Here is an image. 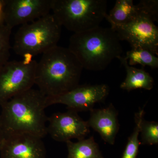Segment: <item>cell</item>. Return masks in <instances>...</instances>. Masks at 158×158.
<instances>
[{"mask_svg": "<svg viewBox=\"0 0 158 158\" xmlns=\"http://www.w3.org/2000/svg\"><path fill=\"white\" fill-rule=\"evenodd\" d=\"M83 66L68 48L57 45L37 62L35 85L47 97L65 94L79 85Z\"/></svg>", "mask_w": 158, "mask_h": 158, "instance_id": "1", "label": "cell"}, {"mask_svg": "<svg viewBox=\"0 0 158 158\" xmlns=\"http://www.w3.org/2000/svg\"><path fill=\"white\" fill-rule=\"evenodd\" d=\"M46 96L38 89H29L1 106L0 114L6 136L27 133L42 138L48 135Z\"/></svg>", "mask_w": 158, "mask_h": 158, "instance_id": "2", "label": "cell"}, {"mask_svg": "<svg viewBox=\"0 0 158 158\" xmlns=\"http://www.w3.org/2000/svg\"><path fill=\"white\" fill-rule=\"evenodd\" d=\"M120 41L113 29L98 26L73 34L68 48L84 69L98 71L104 70L114 59L121 56Z\"/></svg>", "mask_w": 158, "mask_h": 158, "instance_id": "3", "label": "cell"}, {"mask_svg": "<svg viewBox=\"0 0 158 158\" xmlns=\"http://www.w3.org/2000/svg\"><path fill=\"white\" fill-rule=\"evenodd\" d=\"M107 9L106 0H52L51 11L62 27L75 34L100 26Z\"/></svg>", "mask_w": 158, "mask_h": 158, "instance_id": "4", "label": "cell"}, {"mask_svg": "<svg viewBox=\"0 0 158 158\" xmlns=\"http://www.w3.org/2000/svg\"><path fill=\"white\" fill-rule=\"evenodd\" d=\"M62 27L51 13L21 26L14 36L15 53L24 58L43 54L58 45Z\"/></svg>", "mask_w": 158, "mask_h": 158, "instance_id": "5", "label": "cell"}, {"mask_svg": "<svg viewBox=\"0 0 158 158\" xmlns=\"http://www.w3.org/2000/svg\"><path fill=\"white\" fill-rule=\"evenodd\" d=\"M32 58L9 61L0 68V106L13 97L33 88L37 62Z\"/></svg>", "mask_w": 158, "mask_h": 158, "instance_id": "6", "label": "cell"}, {"mask_svg": "<svg viewBox=\"0 0 158 158\" xmlns=\"http://www.w3.org/2000/svg\"><path fill=\"white\" fill-rule=\"evenodd\" d=\"M111 26L119 40L127 41L131 48L144 49L158 55V28L147 15L138 12L129 22Z\"/></svg>", "mask_w": 158, "mask_h": 158, "instance_id": "7", "label": "cell"}, {"mask_svg": "<svg viewBox=\"0 0 158 158\" xmlns=\"http://www.w3.org/2000/svg\"><path fill=\"white\" fill-rule=\"evenodd\" d=\"M110 92L107 85H84L77 87L65 94L55 97H46L47 107L55 104L65 105L69 110L78 113L90 111L97 103L104 102Z\"/></svg>", "mask_w": 158, "mask_h": 158, "instance_id": "8", "label": "cell"}, {"mask_svg": "<svg viewBox=\"0 0 158 158\" xmlns=\"http://www.w3.org/2000/svg\"><path fill=\"white\" fill-rule=\"evenodd\" d=\"M52 0L2 1L4 23L13 29L50 13Z\"/></svg>", "mask_w": 158, "mask_h": 158, "instance_id": "9", "label": "cell"}, {"mask_svg": "<svg viewBox=\"0 0 158 158\" xmlns=\"http://www.w3.org/2000/svg\"><path fill=\"white\" fill-rule=\"evenodd\" d=\"M47 133L58 142H65L77 139H85L90 132L87 121L72 110L54 113L48 118Z\"/></svg>", "mask_w": 158, "mask_h": 158, "instance_id": "10", "label": "cell"}, {"mask_svg": "<svg viewBox=\"0 0 158 158\" xmlns=\"http://www.w3.org/2000/svg\"><path fill=\"white\" fill-rule=\"evenodd\" d=\"M42 138L27 134L6 136L0 149V158H46Z\"/></svg>", "mask_w": 158, "mask_h": 158, "instance_id": "11", "label": "cell"}, {"mask_svg": "<svg viewBox=\"0 0 158 158\" xmlns=\"http://www.w3.org/2000/svg\"><path fill=\"white\" fill-rule=\"evenodd\" d=\"M90 112L87 121L89 127L98 133L105 142L113 145L119 128L117 110L110 104L107 107L93 109Z\"/></svg>", "mask_w": 158, "mask_h": 158, "instance_id": "12", "label": "cell"}, {"mask_svg": "<svg viewBox=\"0 0 158 158\" xmlns=\"http://www.w3.org/2000/svg\"><path fill=\"white\" fill-rule=\"evenodd\" d=\"M117 59L124 66L127 73L125 79L120 85L121 89L128 92L137 89L149 90L152 89L154 82L149 73L144 69L131 66L124 57L120 56Z\"/></svg>", "mask_w": 158, "mask_h": 158, "instance_id": "13", "label": "cell"}, {"mask_svg": "<svg viewBox=\"0 0 158 158\" xmlns=\"http://www.w3.org/2000/svg\"><path fill=\"white\" fill-rule=\"evenodd\" d=\"M66 143L68 152L67 158H105L93 136L76 142L70 141Z\"/></svg>", "mask_w": 158, "mask_h": 158, "instance_id": "14", "label": "cell"}, {"mask_svg": "<svg viewBox=\"0 0 158 158\" xmlns=\"http://www.w3.org/2000/svg\"><path fill=\"white\" fill-rule=\"evenodd\" d=\"M138 10L133 0H117L105 19L110 25H122L126 23L137 16Z\"/></svg>", "mask_w": 158, "mask_h": 158, "instance_id": "15", "label": "cell"}, {"mask_svg": "<svg viewBox=\"0 0 158 158\" xmlns=\"http://www.w3.org/2000/svg\"><path fill=\"white\" fill-rule=\"evenodd\" d=\"M156 56L144 49L131 48L127 52L126 56L124 57L131 66L139 64L142 66L156 69L158 67V58Z\"/></svg>", "mask_w": 158, "mask_h": 158, "instance_id": "16", "label": "cell"}, {"mask_svg": "<svg viewBox=\"0 0 158 158\" xmlns=\"http://www.w3.org/2000/svg\"><path fill=\"white\" fill-rule=\"evenodd\" d=\"M144 109H141L135 114L136 125L132 133L128 139L127 144L122 158H137L141 142L138 139L140 134V122L141 117L144 116Z\"/></svg>", "mask_w": 158, "mask_h": 158, "instance_id": "17", "label": "cell"}, {"mask_svg": "<svg viewBox=\"0 0 158 158\" xmlns=\"http://www.w3.org/2000/svg\"><path fill=\"white\" fill-rule=\"evenodd\" d=\"M140 129L141 136V144L150 145L158 144V122L145 120L144 116H143L140 120Z\"/></svg>", "mask_w": 158, "mask_h": 158, "instance_id": "18", "label": "cell"}, {"mask_svg": "<svg viewBox=\"0 0 158 158\" xmlns=\"http://www.w3.org/2000/svg\"><path fill=\"white\" fill-rule=\"evenodd\" d=\"M12 29L5 24L0 26V68L9 61Z\"/></svg>", "mask_w": 158, "mask_h": 158, "instance_id": "19", "label": "cell"}, {"mask_svg": "<svg viewBox=\"0 0 158 158\" xmlns=\"http://www.w3.org/2000/svg\"><path fill=\"white\" fill-rule=\"evenodd\" d=\"M136 6L138 12L147 15L154 23L158 22V0H141Z\"/></svg>", "mask_w": 158, "mask_h": 158, "instance_id": "20", "label": "cell"}, {"mask_svg": "<svg viewBox=\"0 0 158 158\" xmlns=\"http://www.w3.org/2000/svg\"><path fill=\"white\" fill-rule=\"evenodd\" d=\"M6 135L4 131V127L2 123V119H1V116H0V149L2 147V144L5 138H6Z\"/></svg>", "mask_w": 158, "mask_h": 158, "instance_id": "21", "label": "cell"}, {"mask_svg": "<svg viewBox=\"0 0 158 158\" xmlns=\"http://www.w3.org/2000/svg\"><path fill=\"white\" fill-rule=\"evenodd\" d=\"M4 19H3L2 15V2L1 5H0V26L4 24Z\"/></svg>", "mask_w": 158, "mask_h": 158, "instance_id": "22", "label": "cell"}]
</instances>
